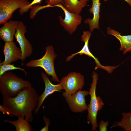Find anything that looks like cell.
Instances as JSON below:
<instances>
[{
    "label": "cell",
    "instance_id": "cell-1",
    "mask_svg": "<svg viewBox=\"0 0 131 131\" xmlns=\"http://www.w3.org/2000/svg\"><path fill=\"white\" fill-rule=\"evenodd\" d=\"M39 97L33 87H25L14 97H3L0 111L11 117L25 116L26 120L32 122L33 120L32 112L37 107Z\"/></svg>",
    "mask_w": 131,
    "mask_h": 131
},
{
    "label": "cell",
    "instance_id": "cell-2",
    "mask_svg": "<svg viewBox=\"0 0 131 131\" xmlns=\"http://www.w3.org/2000/svg\"><path fill=\"white\" fill-rule=\"evenodd\" d=\"M32 85L29 81L11 71L6 72L0 77V91L3 97H14L24 88Z\"/></svg>",
    "mask_w": 131,
    "mask_h": 131
},
{
    "label": "cell",
    "instance_id": "cell-3",
    "mask_svg": "<svg viewBox=\"0 0 131 131\" xmlns=\"http://www.w3.org/2000/svg\"><path fill=\"white\" fill-rule=\"evenodd\" d=\"M92 82L89 92L90 97V104L88 105L87 120L92 125V131L96 130L98 126L97 117L98 111L101 110L104 104L100 96L96 94V86L98 75L93 71L92 74Z\"/></svg>",
    "mask_w": 131,
    "mask_h": 131
},
{
    "label": "cell",
    "instance_id": "cell-4",
    "mask_svg": "<svg viewBox=\"0 0 131 131\" xmlns=\"http://www.w3.org/2000/svg\"><path fill=\"white\" fill-rule=\"evenodd\" d=\"M45 50V53L42 57L38 59L31 60L25 66L28 67H41L44 70L47 75L52 77L53 81L59 82L60 81L56 74L54 65V61L57 55L52 45L47 46Z\"/></svg>",
    "mask_w": 131,
    "mask_h": 131
},
{
    "label": "cell",
    "instance_id": "cell-5",
    "mask_svg": "<svg viewBox=\"0 0 131 131\" xmlns=\"http://www.w3.org/2000/svg\"><path fill=\"white\" fill-rule=\"evenodd\" d=\"M63 89L70 95L81 90L85 84L84 78L80 73L75 72L69 73L59 81Z\"/></svg>",
    "mask_w": 131,
    "mask_h": 131
},
{
    "label": "cell",
    "instance_id": "cell-6",
    "mask_svg": "<svg viewBox=\"0 0 131 131\" xmlns=\"http://www.w3.org/2000/svg\"><path fill=\"white\" fill-rule=\"evenodd\" d=\"M62 95L70 109L73 112L82 113L87 110L88 105L86 103L85 97L89 95L88 91L79 90L73 95L65 91Z\"/></svg>",
    "mask_w": 131,
    "mask_h": 131
},
{
    "label": "cell",
    "instance_id": "cell-7",
    "mask_svg": "<svg viewBox=\"0 0 131 131\" xmlns=\"http://www.w3.org/2000/svg\"><path fill=\"white\" fill-rule=\"evenodd\" d=\"M30 3L27 0H0V24L7 22L16 10Z\"/></svg>",
    "mask_w": 131,
    "mask_h": 131
},
{
    "label": "cell",
    "instance_id": "cell-8",
    "mask_svg": "<svg viewBox=\"0 0 131 131\" xmlns=\"http://www.w3.org/2000/svg\"><path fill=\"white\" fill-rule=\"evenodd\" d=\"M26 32V28L23 22L21 21H19L14 36L22 51L21 60L23 65L25 59L30 56L33 52L32 45L25 37V34Z\"/></svg>",
    "mask_w": 131,
    "mask_h": 131
},
{
    "label": "cell",
    "instance_id": "cell-9",
    "mask_svg": "<svg viewBox=\"0 0 131 131\" xmlns=\"http://www.w3.org/2000/svg\"><path fill=\"white\" fill-rule=\"evenodd\" d=\"M55 6L61 8L65 14L64 19L61 16H59L61 25L69 33L72 34L75 31L78 26L81 23L82 16L79 14L69 12L61 4L56 5Z\"/></svg>",
    "mask_w": 131,
    "mask_h": 131
},
{
    "label": "cell",
    "instance_id": "cell-10",
    "mask_svg": "<svg viewBox=\"0 0 131 131\" xmlns=\"http://www.w3.org/2000/svg\"><path fill=\"white\" fill-rule=\"evenodd\" d=\"M91 34V32L90 31H84L83 32V34L81 36V40L84 43L83 47L80 51L68 56L66 59V61H69L76 55L79 54L81 55L84 54L92 57L94 59L96 65L95 68V70L97 69L98 68H100L105 70L109 73H111L115 68V66H102L100 63L98 59L90 51L88 46V42Z\"/></svg>",
    "mask_w": 131,
    "mask_h": 131
},
{
    "label": "cell",
    "instance_id": "cell-11",
    "mask_svg": "<svg viewBox=\"0 0 131 131\" xmlns=\"http://www.w3.org/2000/svg\"><path fill=\"white\" fill-rule=\"evenodd\" d=\"M3 51L5 59L0 64H10L21 59V49L17 47L13 41L5 42Z\"/></svg>",
    "mask_w": 131,
    "mask_h": 131
},
{
    "label": "cell",
    "instance_id": "cell-12",
    "mask_svg": "<svg viewBox=\"0 0 131 131\" xmlns=\"http://www.w3.org/2000/svg\"><path fill=\"white\" fill-rule=\"evenodd\" d=\"M41 74L44 83L45 88L43 92L39 97L37 106L34 110V113L35 114L38 113L43 102L48 96L55 92H61V90L63 89L60 83L56 85L53 84L45 73L42 72Z\"/></svg>",
    "mask_w": 131,
    "mask_h": 131
},
{
    "label": "cell",
    "instance_id": "cell-13",
    "mask_svg": "<svg viewBox=\"0 0 131 131\" xmlns=\"http://www.w3.org/2000/svg\"><path fill=\"white\" fill-rule=\"evenodd\" d=\"M92 4L91 7L89 9L90 13L93 15L92 19L90 18L86 19L84 21L85 24H89L90 27V31L92 32L94 29H99V25L100 7L101 3L100 0H91Z\"/></svg>",
    "mask_w": 131,
    "mask_h": 131
},
{
    "label": "cell",
    "instance_id": "cell-14",
    "mask_svg": "<svg viewBox=\"0 0 131 131\" xmlns=\"http://www.w3.org/2000/svg\"><path fill=\"white\" fill-rule=\"evenodd\" d=\"M19 22L10 20L0 28V37L5 42L13 41Z\"/></svg>",
    "mask_w": 131,
    "mask_h": 131
},
{
    "label": "cell",
    "instance_id": "cell-15",
    "mask_svg": "<svg viewBox=\"0 0 131 131\" xmlns=\"http://www.w3.org/2000/svg\"><path fill=\"white\" fill-rule=\"evenodd\" d=\"M107 29L108 34L114 36L119 41L120 44V50L123 51V54L127 52H131V35H122L119 32L112 29L109 27Z\"/></svg>",
    "mask_w": 131,
    "mask_h": 131
},
{
    "label": "cell",
    "instance_id": "cell-16",
    "mask_svg": "<svg viewBox=\"0 0 131 131\" xmlns=\"http://www.w3.org/2000/svg\"><path fill=\"white\" fill-rule=\"evenodd\" d=\"M62 0L63 2L62 5L66 10L78 14H80L82 8L87 5V2L84 0Z\"/></svg>",
    "mask_w": 131,
    "mask_h": 131
},
{
    "label": "cell",
    "instance_id": "cell-17",
    "mask_svg": "<svg viewBox=\"0 0 131 131\" xmlns=\"http://www.w3.org/2000/svg\"><path fill=\"white\" fill-rule=\"evenodd\" d=\"M24 116H19L17 117L18 119L14 121H10L4 120L3 121L5 123L11 124L15 127L16 131H31L33 130L27 121L24 119Z\"/></svg>",
    "mask_w": 131,
    "mask_h": 131
},
{
    "label": "cell",
    "instance_id": "cell-18",
    "mask_svg": "<svg viewBox=\"0 0 131 131\" xmlns=\"http://www.w3.org/2000/svg\"><path fill=\"white\" fill-rule=\"evenodd\" d=\"M122 117L119 122H116L112 127L119 126L125 131H131V111L122 113Z\"/></svg>",
    "mask_w": 131,
    "mask_h": 131
},
{
    "label": "cell",
    "instance_id": "cell-19",
    "mask_svg": "<svg viewBox=\"0 0 131 131\" xmlns=\"http://www.w3.org/2000/svg\"><path fill=\"white\" fill-rule=\"evenodd\" d=\"M15 64H0V77L5 72L9 71L14 70H19L24 72L26 74H28L25 71V69L15 66Z\"/></svg>",
    "mask_w": 131,
    "mask_h": 131
},
{
    "label": "cell",
    "instance_id": "cell-20",
    "mask_svg": "<svg viewBox=\"0 0 131 131\" xmlns=\"http://www.w3.org/2000/svg\"><path fill=\"white\" fill-rule=\"evenodd\" d=\"M42 0H33V1L28 4L20 8L19 12L21 15H23L24 13L27 12L32 8L34 4L41 3Z\"/></svg>",
    "mask_w": 131,
    "mask_h": 131
},
{
    "label": "cell",
    "instance_id": "cell-21",
    "mask_svg": "<svg viewBox=\"0 0 131 131\" xmlns=\"http://www.w3.org/2000/svg\"><path fill=\"white\" fill-rule=\"evenodd\" d=\"M109 122L107 121H104L103 120H102L100 121L99 124V131H107V127L109 124Z\"/></svg>",
    "mask_w": 131,
    "mask_h": 131
},
{
    "label": "cell",
    "instance_id": "cell-22",
    "mask_svg": "<svg viewBox=\"0 0 131 131\" xmlns=\"http://www.w3.org/2000/svg\"><path fill=\"white\" fill-rule=\"evenodd\" d=\"M45 2L47 4L51 6H54L60 4L63 5V2L62 0H47Z\"/></svg>",
    "mask_w": 131,
    "mask_h": 131
},
{
    "label": "cell",
    "instance_id": "cell-23",
    "mask_svg": "<svg viewBox=\"0 0 131 131\" xmlns=\"http://www.w3.org/2000/svg\"><path fill=\"white\" fill-rule=\"evenodd\" d=\"M43 119L45 123V126L43 128H42L40 130V131H48V127L49 126L50 124V120L47 118L44 115L43 117Z\"/></svg>",
    "mask_w": 131,
    "mask_h": 131
},
{
    "label": "cell",
    "instance_id": "cell-24",
    "mask_svg": "<svg viewBox=\"0 0 131 131\" xmlns=\"http://www.w3.org/2000/svg\"><path fill=\"white\" fill-rule=\"evenodd\" d=\"M109 0H104L105 1H107ZM126 1L130 6H131V0H124Z\"/></svg>",
    "mask_w": 131,
    "mask_h": 131
},
{
    "label": "cell",
    "instance_id": "cell-25",
    "mask_svg": "<svg viewBox=\"0 0 131 131\" xmlns=\"http://www.w3.org/2000/svg\"><path fill=\"white\" fill-rule=\"evenodd\" d=\"M85 1H87V2H88V1H89V0H84Z\"/></svg>",
    "mask_w": 131,
    "mask_h": 131
}]
</instances>
